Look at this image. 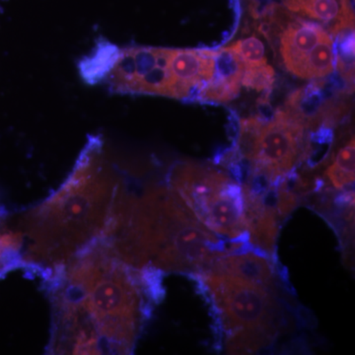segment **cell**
I'll list each match as a JSON object with an SVG mask.
<instances>
[{"label": "cell", "instance_id": "obj_1", "mask_svg": "<svg viewBox=\"0 0 355 355\" xmlns=\"http://www.w3.org/2000/svg\"><path fill=\"white\" fill-rule=\"evenodd\" d=\"M51 354H130L164 296L150 266L135 268L108 240L51 270Z\"/></svg>", "mask_w": 355, "mask_h": 355}, {"label": "cell", "instance_id": "obj_2", "mask_svg": "<svg viewBox=\"0 0 355 355\" xmlns=\"http://www.w3.org/2000/svg\"><path fill=\"white\" fill-rule=\"evenodd\" d=\"M125 188L101 137H90L55 193L26 212L23 263L51 270L107 237Z\"/></svg>", "mask_w": 355, "mask_h": 355}, {"label": "cell", "instance_id": "obj_3", "mask_svg": "<svg viewBox=\"0 0 355 355\" xmlns=\"http://www.w3.org/2000/svg\"><path fill=\"white\" fill-rule=\"evenodd\" d=\"M121 258L141 268L200 275L230 246L212 234L169 186L123 193L107 236Z\"/></svg>", "mask_w": 355, "mask_h": 355}, {"label": "cell", "instance_id": "obj_4", "mask_svg": "<svg viewBox=\"0 0 355 355\" xmlns=\"http://www.w3.org/2000/svg\"><path fill=\"white\" fill-rule=\"evenodd\" d=\"M191 275L214 312L217 333H225L228 354H254L273 342L279 331L280 307L272 287L229 275Z\"/></svg>", "mask_w": 355, "mask_h": 355}, {"label": "cell", "instance_id": "obj_5", "mask_svg": "<svg viewBox=\"0 0 355 355\" xmlns=\"http://www.w3.org/2000/svg\"><path fill=\"white\" fill-rule=\"evenodd\" d=\"M168 183L211 232L232 241H250L241 184L226 173L198 163L180 162L170 170Z\"/></svg>", "mask_w": 355, "mask_h": 355}, {"label": "cell", "instance_id": "obj_6", "mask_svg": "<svg viewBox=\"0 0 355 355\" xmlns=\"http://www.w3.org/2000/svg\"><path fill=\"white\" fill-rule=\"evenodd\" d=\"M305 128L288 110H277L261 130L252 173L263 175L272 183L289 174L297 160L304 157Z\"/></svg>", "mask_w": 355, "mask_h": 355}, {"label": "cell", "instance_id": "obj_7", "mask_svg": "<svg viewBox=\"0 0 355 355\" xmlns=\"http://www.w3.org/2000/svg\"><path fill=\"white\" fill-rule=\"evenodd\" d=\"M244 198V219L249 240L263 253L272 254L275 251L279 222L277 209L270 196L259 195L242 187Z\"/></svg>", "mask_w": 355, "mask_h": 355}, {"label": "cell", "instance_id": "obj_8", "mask_svg": "<svg viewBox=\"0 0 355 355\" xmlns=\"http://www.w3.org/2000/svg\"><path fill=\"white\" fill-rule=\"evenodd\" d=\"M282 6L334 35L354 29L352 0H282Z\"/></svg>", "mask_w": 355, "mask_h": 355}, {"label": "cell", "instance_id": "obj_9", "mask_svg": "<svg viewBox=\"0 0 355 355\" xmlns=\"http://www.w3.org/2000/svg\"><path fill=\"white\" fill-rule=\"evenodd\" d=\"M263 257L254 252L222 254L214 259L202 273L229 275L273 288L275 272L272 266Z\"/></svg>", "mask_w": 355, "mask_h": 355}, {"label": "cell", "instance_id": "obj_10", "mask_svg": "<svg viewBox=\"0 0 355 355\" xmlns=\"http://www.w3.org/2000/svg\"><path fill=\"white\" fill-rule=\"evenodd\" d=\"M354 139H350L336 154L333 164L326 170L324 176L336 190H345L354 183Z\"/></svg>", "mask_w": 355, "mask_h": 355}, {"label": "cell", "instance_id": "obj_11", "mask_svg": "<svg viewBox=\"0 0 355 355\" xmlns=\"http://www.w3.org/2000/svg\"><path fill=\"white\" fill-rule=\"evenodd\" d=\"M245 64L242 58L231 48L222 49L214 55V76L209 81L241 86Z\"/></svg>", "mask_w": 355, "mask_h": 355}, {"label": "cell", "instance_id": "obj_12", "mask_svg": "<svg viewBox=\"0 0 355 355\" xmlns=\"http://www.w3.org/2000/svg\"><path fill=\"white\" fill-rule=\"evenodd\" d=\"M230 48L242 58L245 69H254L266 64L265 46L257 37L240 40Z\"/></svg>", "mask_w": 355, "mask_h": 355}, {"label": "cell", "instance_id": "obj_13", "mask_svg": "<svg viewBox=\"0 0 355 355\" xmlns=\"http://www.w3.org/2000/svg\"><path fill=\"white\" fill-rule=\"evenodd\" d=\"M275 79V69L270 65L265 64L254 69H245L242 83L247 88L266 91L272 89Z\"/></svg>", "mask_w": 355, "mask_h": 355}]
</instances>
